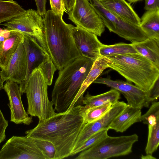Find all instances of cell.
Listing matches in <instances>:
<instances>
[{"mask_svg": "<svg viewBox=\"0 0 159 159\" xmlns=\"http://www.w3.org/2000/svg\"><path fill=\"white\" fill-rule=\"evenodd\" d=\"M87 107L85 105L75 106L65 112L56 113L44 121L39 120L35 128L25 131L26 136L52 143L56 150L55 159L68 157L86 124L84 113Z\"/></svg>", "mask_w": 159, "mask_h": 159, "instance_id": "1", "label": "cell"}, {"mask_svg": "<svg viewBox=\"0 0 159 159\" xmlns=\"http://www.w3.org/2000/svg\"><path fill=\"white\" fill-rule=\"evenodd\" d=\"M44 34L48 54L59 71L81 56L74 43V26L51 10L44 17Z\"/></svg>", "mask_w": 159, "mask_h": 159, "instance_id": "2", "label": "cell"}, {"mask_svg": "<svg viewBox=\"0 0 159 159\" xmlns=\"http://www.w3.org/2000/svg\"><path fill=\"white\" fill-rule=\"evenodd\" d=\"M94 61L80 56L59 71L52 93L54 109L58 113L73 107L76 97Z\"/></svg>", "mask_w": 159, "mask_h": 159, "instance_id": "3", "label": "cell"}, {"mask_svg": "<svg viewBox=\"0 0 159 159\" xmlns=\"http://www.w3.org/2000/svg\"><path fill=\"white\" fill-rule=\"evenodd\" d=\"M105 57L109 67L144 91H149L159 79V68L138 53Z\"/></svg>", "mask_w": 159, "mask_h": 159, "instance_id": "4", "label": "cell"}, {"mask_svg": "<svg viewBox=\"0 0 159 159\" xmlns=\"http://www.w3.org/2000/svg\"><path fill=\"white\" fill-rule=\"evenodd\" d=\"M48 86L40 69L38 67L32 72L25 87L27 113L38 117L39 121H44L56 113L52 101L48 99Z\"/></svg>", "mask_w": 159, "mask_h": 159, "instance_id": "5", "label": "cell"}, {"mask_svg": "<svg viewBox=\"0 0 159 159\" xmlns=\"http://www.w3.org/2000/svg\"><path fill=\"white\" fill-rule=\"evenodd\" d=\"M138 140L136 134L112 137L107 135L97 143L80 152L76 159H106L127 155Z\"/></svg>", "mask_w": 159, "mask_h": 159, "instance_id": "6", "label": "cell"}, {"mask_svg": "<svg viewBox=\"0 0 159 159\" xmlns=\"http://www.w3.org/2000/svg\"><path fill=\"white\" fill-rule=\"evenodd\" d=\"M105 25L112 32L132 43L143 41L148 38L140 26L125 20L105 8L98 0H89Z\"/></svg>", "mask_w": 159, "mask_h": 159, "instance_id": "7", "label": "cell"}, {"mask_svg": "<svg viewBox=\"0 0 159 159\" xmlns=\"http://www.w3.org/2000/svg\"><path fill=\"white\" fill-rule=\"evenodd\" d=\"M2 25L8 29L17 30L34 37L48 54L44 34L43 18L37 11L33 9L25 10L22 14L6 21Z\"/></svg>", "mask_w": 159, "mask_h": 159, "instance_id": "8", "label": "cell"}, {"mask_svg": "<svg viewBox=\"0 0 159 159\" xmlns=\"http://www.w3.org/2000/svg\"><path fill=\"white\" fill-rule=\"evenodd\" d=\"M68 18L77 26L100 36L105 30L102 20L88 0H75Z\"/></svg>", "mask_w": 159, "mask_h": 159, "instance_id": "9", "label": "cell"}, {"mask_svg": "<svg viewBox=\"0 0 159 159\" xmlns=\"http://www.w3.org/2000/svg\"><path fill=\"white\" fill-rule=\"evenodd\" d=\"M46 159L34 139L25 136H13L0 150V159Z\"/></svg>", "mask_w": 159, "mask_h": 159, "instance_id": "10", "label": "cell"}, {"mask_svg": "<svg viewBox=\"0 0 159 159\" xmlns=\"http://www.w3.org/2000/svg\"><path fill=\"white\" fill-rule=\"evenodd\" d=\"M94 83L106 85L122 93L126 99L127 105L142 109L148 107L151 103L149 96V91L145 92L136 85L120 80H113L109 77L98 78Z\"/></svg>", "mask_w": 159, "mask_h": 159, "instance_id": "11", "label": "cell"}, {"mask_svg": "<svg viewBox=\"0 0 159 159\" xmlns=\"http://www.w3.org/2000/svg\"><path fill=\"white\" fill-rule=\"evenodd\" d=\"M127 105V103L124 102L118 101L113 104L111 108L101 118L85 124L80 131L71 154L79 148L94 134L102 129L108 130V128L112 121Z\"/></svg>", "mask_w": 159, "mask_h": 159, "instance_id": "12", "label": "cell"}, {"mask_svg": "<svg viewBox=\"0 0 159 159\" xmlns=\"http://www.w3.org/2000/svg\"><path fill=\"white\" fill-rule=\"evenodd\" d=\"M27 70V56L22 41L0 74L3 82L9 80L20 84L25 79Z\"/></svg>", "mask_w": 159, "mask_h": 159, "instance_id": "13", "label": "cell"}, {"mask_svg": "<svg viewBox=\"0 0 159 159\" xmlns=\"http://www.w3.org/2000/svg\"><path fill=\"white\" fill-rule=\"evenodd\" d=\"M9 100L8 105L11 111V122L16 124H23L29 125L33 121L24 107L18 84L8 80L4 85V89Z\"/></svg>", "mask_w": 159, "mask_h": 159, "instance_id": "14", "label": "cell"}, {"mask_svg": "<svg viewBox=\"0 0 159 159\" xmlns=\"http://www.w3.org/2000/svg\"><path fill=\"white\" fill-rule=\"evenodd\" d=\"M72 36L81 56L95 61L100 56V49L103 45L96 34L78 27H73Z\"/></svg>", "mask_w": 159, "mask_h": 159, "instance_id": "15", "label": "cell"}, {"mask_svg": "<svg viewBox=\"0 0 159 159\" xmlns=\"http://www.w3.org/2000/svg\"><path fill=\"white\" fill-rule=\"evenodd\" d=\"M22 43L27 56V70L25 79L19 86L21 95L25 93L26 85L32 72L39 67L47 54L33 37L24 34Z\"/></svg>", "mask_w": 159, "mask_h": 159, "instance_id": "16", "label": "cell"}, {"mask_svg": "<svg viewBox=\"0 0 159 159\" xmlns=\"http://www.w3.org/2000/svg\"><path fill=\"white\" fill-rule=\"evenodd\" d=\"M24 34L17 30L0 29V68L3 69L22 41Z\"/></svg>", "mask_w": 159, "mask_h": 159, "instance_id": "17", "label": "cell"}, {"mask_svg": "<svg viewBox=\"0 0 159 159\" xmlns=\"http://www.w3.org/2000/svg\"><path fill=\"white\" fill-rule=\"evenodd\" d=\"M141 122L148 125L147 142L145 148L146 154L152 155L159 144V111L150 108L141 116Z\"/></svg>", "mask_w": 159, "mask_h": 159, "instance_id": "18", "label": "cell"}, {"mask_svg": "<svg viewBox=\"0 0 159 159\" xmlns=\"http://www.w3.org/2000/svg\"><path fill=\"white\" fill-rule=\"evenodd\" d=\"M106 9L134 24L140 26V18L130 3L125 0H98Z\"/></svg>", "mask_w": 159, "mask_h": 159, "instance_id": "19", "label": "cell"}, {"mask_svg": "<svg viewBox=\"0 0 159 159\" xmlns=\"http://www.w3.org/2000/svg\"><path fill=\"white\" fill-rule=\"evenodd\" d=\"M141 109L127 105L122 111L112 121L108 128L116 132H123L134 123L141 122Z\"/></svg>", "mask_w": 159, "mask_h": 159, "instance_id": "20", "label": "cell"}, {"mask_svg": "<svg viewBox=\"0 0 159 159\" xmlns=\"http://www.w3.org/2000/svg\"><path fill=\"white\" fill-rule=\"evenodd\" d=\"M108 62V60L106 57L102 56H100L94 61L76 97L73 107L76 105H82V99L85 91L105 69L109 67Z\"/></svg>", "mask_w": 159, "mask_h": 159, "instance_id": "21", "label": "cell"}, {"mask_svg": "<svg viewBox=\"0 0 159 159\" xmlns=\"http://www.w3.org/2000/svg\"><path fill=\"white\" fill-rule=\"evenodd\" d=\"M131 43L137 53L159 68V39L148 38L142 41Z\"/></svg>", "mask_w": 159, "mask_h": 159, "instance_id": "22", "label": "cell"}, {"mask_svg": "<svg viewBox=\"0 0 159 159\" xmlns=\"http://www.w3.org/2000/svg\"><path fill=\"white\" fill-rule=\"evenodd\" d=\"M140 26L148 38L159 39V10L146 12L140 19Z\"/></svg>", "mask_w": 159, "mask_h": 159, "instance_id": "23", "label": "cell"}, {"mask_svg": "<svg viewBox=\"0 0 159 159\" xmlns=\"http://www.w3.org/2000/svg\"><path fill=\"white\" fill-rule=\"evenodd\" d=\"M120 93L112 88L105 93L96 95H92L88 93L83 97L82 104L88 107L102 106L111 103L112 105L119 101Z\"/></svg>", "mask_w": 159, "mask_h": 159, "instance_id": "24", "label": "cell"}, {"mask_svg": "<svg viewBox=\"0 0 159 159\" xmlns=\"http://www.w3.org/2000/svg\"><path fill=\"white\" fill-rule=\"evenodd\" d=\"M25 11L16 2L0 0V24L22 14Z\"/></svg>", "mask_w": 159, "mask_h": 159, "instance_id": "25", "label": "cell"}, {"mask_svg": "<svg viewBox=\"0 0 159 159\" xmlns=\"http://www.w3.org/2000/svg\"><path fill=\"white\" fill-rule=\"evenodd\" d=\"M137 52L132 47L131 43H119L111 45L103 44L100 49L101 56L122 55Z\"/></svg>", "mask_w": 159, "mask_h": 159, "instance_id": "26", "label": "cell"}, {"mask_svg": "<svg viewBox=\"0 0 159 159\" xmlns=\"http://www.w3.org/2000/svg\"><path fill=\"white\" fill-rule=\"evenodd\" d=\"M111 103L88 107L87 106L84 113V119L85 123L95 121L103 116L111 107Z\"/></svg>", "mask_w": 159, "mask_h": 159, "instance_id": "27", "label": "cell"}, {"mask_svg": "<svg viewBox=\"0 0 159 159\" xmlns=\"http://www.w3.org/2000/svg\"><path fill=\"white\" fill-rule=\"evenodd\" d=\"M38 67L40 69L48 85H51L54 73L57 69L48 54H45L43 62Z\"/></svg>", "mask_w": 159, "mask_h": 159, "instance_id": "28", "label": "cell"}, {"mask_svg": "<svg viewBox=\"0 0 159 159\" xmlns=\"http://www.w3.org/2000/svg\"><path fill=\"white\" fill-rule=\"evenodd\" d=\"M108 129H104L94 134L90 137L78 149L73 152L70 156L75 155L97 143L108 135Z\"/></svg>", "mask_w": 159, "mask_h": 159, "instance_id": "29", "label": "cell"}, {"mask_svg": "<svg viewBox=\"0 0 159 159\" xmlns=\"http://www.w3.org/2000/svg\"><path fill=\"white\" fill-rule=\"evenodd\" d=\"M34 139L37 147L46 159H55L56 150L52 143L43 139Z\"/></svg>", "mask_w": 159, "mask_h": 159, "instance_id": "30", "label": "cell"}, {"mask_svg": "<svg viewBox=\"0 0 159 159\" xmlns=\"http://www.w3.org/2000/svg\"><path fill=\"white\" fill-rule=\"evenodd\" d=\"M51 10L56 14L62 17L65 12H67L63 0H50Z\"/></svg>", "mask_w": 159, "mask_h": 159, "instance_id": "31", "label": "cell"}, {"mask_svg": "<svg viewBox=\"0 0 159 159\" xmlns=\"http://www.w3.org/2000/svg\"><path fill=\"white\" fill-rule=\"evenodd\" d=\"M8 126V122L5 118L0 109V144L6 138L5 131Z\"/></svg>", "mask_w": 159, "mask_h": 159, "instance_id": "32", "label": "cell"}, {"mask_svg": "<svg viewBox=\"0 0 159 159\" xmlns=\"http://www.w3.org/2000/svg\"><path fill=\"white\" fill-rule=\"evenodd\" d=\"M159 80H157L152 87L149 90V98L150 102L157 100L159 96Z\"/></svg>", "mask_w": 159, "mask_h": 159, "instance_id": "33", "label": "cell"}, {"mask_svg": "<svg viewBox=\"0 0 159 159\" xmlns=\"http://www.w3.org/2000/svg\"><path fill=\"white\" fill-rule=\"evenodd\" d=\"M144 8L147 11L159 10V0H145Z\"/></svg>", "mask_w": 159, "mask_h": 159, "instance_id": "34", "label": "cell"}, {"mask_svg": "<svg viewBox=\"0 0 159 159\" xmlns=\"http://www.w3.org/2000/svg\"><path fill=\"white\" fill-rule=\"evenodd\" d=\"M35 1L37 7L38 12L43 18L46 12V0H35Z\"/></svg>", "mask_w": 159, "mask_h": 159, "instance_id": "35", "label": "cell"}, {"mask_svg": "<svg viewBox=\"0 0 159 159\" xmlns=\"http://www.w3.org/2000/svg\"><path fill=\"white\" fill-rule=\"evenodd\" d=\"M75 0H63L65 8L67 12H69L73 8Z\"/></svg>", "mask_w": 159, "mask_h": 159, "instance_id": "36", "label": "cell"}, {"mask_svg": "<svg viewBox=\"0 0 159 159\" xmlns=\"http://www.w3.org/2000/svg\"><path fill=\"white\" fill-rule=\"evenodd\" d=\"M140 157L142 159H156V157L150 154H146L145 155H142Z\"/></svg>", "mask_w": 159, "mask_h": 159, "instance_id": "37", "label": "cell"}, {"mask_svg": "<svg viewBox=\"0 0 159 159\" xmlns=\"http://www.w3.org/2000/svg\"><path fill=\"white\" fill-rule=\"evenodd\" d=\"M3 82L0 74V90L4 89Z\"/></svg>", "mask_w": 159, "mask_h": 159, "instance_id": "38", "label": "cell"}, {"mask_svg": "<svg viewBox=\"0 0 159 159\" xmlns=\"http://www.w3.org/2000/svg\"><path fill=\"white\" fill-rule=\"evenodd\" d=\"M130 3H134L143 0H127Z\"/></svg>", "mask_w": 159, "mask_h": 159, "instance_id": "39", "label": "cell"}, {"mask_svg": "<svg viewBox=\"0 0 159 159\" xmlns=\"http://www.w3.org/2000/svg\"><path fill=\"white\" fill-rule=\"evenodd\" d=\"M8 0V1H12L13 0Z\"/></svg>", "mask_w": 159, "mask_h": 159, "instance_id": "40", "label": "cell"}]
</instances>
